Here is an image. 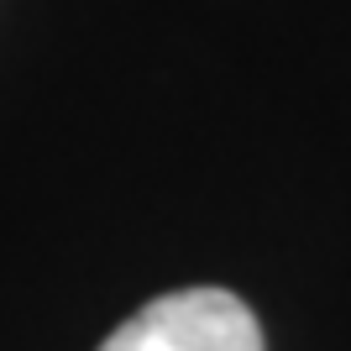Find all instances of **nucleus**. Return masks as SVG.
Masks as SVG:
<instances>
[{"instance_id":"nucleus-1","label":"nucleus","mask_w":351,"mask_h":351,"mask_svg":"<svg viewBox=\"0 0 351 351\" xmlns=\"http://www.w3.org/2000/svg\"><path fill=\"white\" fill-rule=\"evenodd\" d=\"M100 351H263V325L231 289H178L121 320Z\"/></svg>"}]
</instances>
